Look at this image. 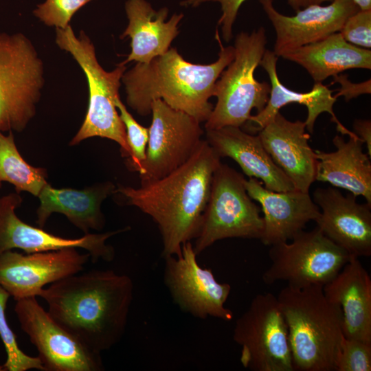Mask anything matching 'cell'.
<instances>
[{"label": "cell", "mask_w": 371, "mask_h": 371, "mask_svg": "<svg viewBox=\"0 0 371 371\" xmlns=\"http://www.w3.org/2000/svg\"><path fill=\"white\" fill-rule=\"evenodd\" d=\"M38 296L58 324L100 354L117 344L125 333L133 283L125 274L94 269L50 284Z\"/></svg>", "instance_id": "1"}, {"label": "cell", "mask_w": 371, "mask_h": 371, "mask_svg": "<svg viewBox=\"0 0 371 371\" xmlns=\"http://www.w3.org/2000/svg\"><path fill=\"white\" fill-rule=\"evenodd\" d=\"M221 157L203 139L192 156L166 176L137 188L120 186L127 204L150 216L159 229L161 256H176L194 239L207 205L214 173Z\"/></svg>", "instance_id": "2"}, {"label": "cell", "mask_w": 371, "mask_h": 371, "mask_svg": "<svg viewBox=\"0 0 371 371\" xmlns=\"http://www.w3.org/2000/svg\"><path fill=\"white\" fill-rule=\"evenodd\" d=\"M220 51L208 65L185 60L176 48L148 63H137L122 77L128 105L140 115L151 113V104L162 100L170 107L183 111L199 122H205L213 105L209 100L223 71L234 57V46L223 47L216 34Z\"/></svg>", "instance_id": "3"}, {"label": "cell", "mask_w": 371, "mask_h": 371, "mask_svg": "<svg viewBox=\"0 0 371 371\" xmlns=\"http://www.w3.org/2000/svg\"><path fill=\"white\" fill-rule=\"evenodd\" d=\"M323 286H286L277 298L284 317L294 370L333 371L344 337L341 311Z\"/></svg>", "instance_id": "4"}, {"label": "cell", "mask_w": 371, "mask_h": 371, "mask_svg": "<svg viewBox=\"0 0 371 371\" xmlns=\"http://www.w3.org/2000/svg\"><path fill=\"white\" fill-rule=\"evenodd\" d=\"M56 43L80 65L89 87L87 114L69 145L78 144L89 137H104L118 144L122 157L128 158L131 150L126 130L115 106L126 66L119 64L113 71L104 70L97 59L95 47L88 36L83 31L76 36L71 25L66 29H56Z\"/></svg>", "instance_id": "5"}, {"label": "cell", "mask_w": 371, "mask_h": 371, "mask_svg": "<svg viewBox=\"0 0 371 371\" xmlns=\"http://www.w3.org/2000/svg\"><path fill=\"white\" fill-rule=\"evenodd\" d=\"M267 41L263 27L236 35L234 59L214 85L213 96L217 101L205 121V131L228 126L243 128L249 122L253 109L259 113L265 108L271 85L258 81L254 72L266 50Z\"/></svg>", "instance_id": "6"}, {"label": "cell", "mask_w": 371, "mask_h": 371, "mask_svg": "<svg viewBox=\"0 0 371 371\" xmlns=\"http://www.w3.org/2000/svg\"><path fill=\"white\" fill-rule=\"evenodd\" d=\"M43 63L21 33L0 32V131H23L36 113L44 85Z\"/></svg>", "instance_id": "7"}, {"label": "cell", "mask_w": 371, "mask_h": 371, "mask_svg": "<svg viewBox=\"0 0 371 371\" xmlns=\"http://www.w3.org/2000/svg\"><path fill=\"white\" fill-rule=\"evenodd\" d=\"M243 175L221 163L215 170L209 199L193 245L199 255L218 240L228 238L260 239L263 218L249 196Z\"/></svg>", "instance_id": "8"}, {"label": "cell", "mask_w": 371, "mask_h": 371, "mask_svg": "<svg viewBox=\"0 0 371 371\" xmlns=\"http://www.w3.org/2000/svg\"><path fill=\"white\" fill-rule=\"evenodd\" d=\"M271 265L262 274V281L272 284L278 281L295 288L319 285L332 280L352 257L327 238L316 226L301 231L291 243L270 246Z\"/></svg>", "instance_id": "9"}, {"label": "cell", "mask_w": 371, "mask_h": 371, "mask_svg": "<svg viewBox=\"0 0 371 371\" xmlns=\"http://www.w3.org/2000/svg\"><path fill=\"white\" fill-rule=\"evenodd\" d=\"M233 339L240 361L252 371H294L287 326L277 297L256 295L236 319Z\"/></svg>", "instance_id": "10"}, {"label": "cell", "mask_w": 371, "mask_h": 371, "mask_svg": "<svg viewBox=\"0 0 371 371\" xmlns=\"http://www.w3.org/2000/svg\"><path fill=\"white\" fill-rule=\"evenodd\" d=\"M152 122L146 158L139 172L141 184L159 179L185 164L201 143L200 122L161 99L151 104Z\"/></svg>", "instance_id": "11"}, {"label": "cell", "mask_w": 371, "mask_h": 371, "mask_svg": "<svg viewBox=\"0 0 371 371\" xmlns=\"http://www.w3.org/2000/svg\"><path fill=\"white\" fill-rule=\"evenodd\" d=\"M196 256L189 241L183 245L181 254L164 258V282L173 303L196 318L231 321L233 312L225 306L231 285L218 282L210 269L199 265Z\"/></svg>", "instance_id": "12"}, {"label": "cell", "mask_w": 371, "mask_h": 371, "mask_svg": "<svg viewBox=\"0 0 371 371\" xmlns=\"http://www.w3.org/2000/svg\"><path fill=\"white\" fill-rule=\"evenodd\" d=\"M14 312L21 329L38 351L45 371H101L100 354L86 348L58 324L36 297L16 301Z\"/></svg>", "instance_id": "13"}, {"label": "cell", "mask_w": 371, "mask_h": 371, "mask_svg": "<svg viewBox=\"0 0 371 371\" xmlns=\"http://www.w3.org/2000/svg\"><path fill=\"white\" fill-rule=\"evenodd\" d=\"M90 256L76 248L23 254H0V286L16 301L38 296L47 284L80 272Z\"/></svg>", "instance_id": "14"}, {"label": "cell", "mask_w": 371, "mask_h": 371, "mask_svg": "<svg viewBox=\"0 0 371 371\" xmlns=\"http://www.w3.org/2000/svg\"><path fill=\"white\" fill-rule=\"evenodd\" d=\"M20 194L12 192L0 197V254L21 249L26 254L82 248L87 251L93 262L111 261L115 257L113 247L106 244L111 236L130 227L100 234H86L78 238H66L22 221L16 214L21 205Z\"/></svg>", "instance_id": "15"}, {"label": "cell", "mask_w": 371, "mask_h": 371, "mask_svg": "<svg viewBox=\"0 0 371 371\" xmlns=\"http://www.w3.org/2000/svg\"><path fill=\"white\" fill-rule=\"evenodd\" d=\"M260 3L275 30L273 52L278 57L339 32L346 19L359 10L352 0H333L328 5H311L286 16L276 9L273 0Z\"/></svg>", "instance_id": "16"}, {"label": "cell", "mask_w": 371, "mask_h": 371, "mask_svg": "<svg viewBox=\"0 0 371 371\" xmlns=\"http://www.w3.org/2000/svg\"><path fill=\"white\" fill-rule=\"evenodd\" d=\"M312 199L320 210L317 227L327 238L351 256L371 255V205L331 187L316 188Z\"/></svg>", "instance_id": "17"}, {"label": "cell", "mask_w": 371, "mask_h": 371, "mask_svg": "<svg viewBox=\"0 0 371 371\" xmlns=\"http://www.w3.org/2000/svg\"><path fill=\"white\" fill-rule=\"evenodd\" d=\"M249 196L258 201L264 216L261 242L267 246L291 240L310 221H316L320 210L308 192L297 189L274 192L256 178L245 180Z\"/></svg>", "instance_id": "18"}, {"label": "cell", "mask_w": 371, "mask_h": 371, "mask_svg": "<svg viewBox=\"0 0 371 371\" xmlns=\"http://www.w3.org/2000/svg\"><path fill=\"white\" fill-rule=\"evenodd\" d=\"M304 122H291L278 112L258 132L262 144L273 162L295 189L308 192L315 181L317 159L308 144Z\"/></svg>", "instance_id": "19"}, {"label": "cell", "mask_w": 371, "mask_h": 371, "mask_svg": "<svg viewBox=\"0 0 371 371\" xmlns=\"http://www.w3.org/2000/svg\"><path fill=\"white\" fill-rule=\"evenodd\" d=\"M278 57L273 52L266 49L260 65L267 73L271 82V91L268 102L265 108L255 115H251L249 122L243 126L248 133L255 134L266 126L282 107L291 103L304 105L307 109V117L304 121L306 129L313 133L315 121L322 113L331 115V120L337 125L341 135L351 136L355 133L346 128L337 119L333 111V105L337 98L333 91L322 82H315L308 92L300 93L285 87L280 80L277 73Z\"/></svg>", "instance_id": "20"}, {"label": "cell", "mask_w": 371, "mask_h": 371, "mask_svg": "<svg viewBox=\"0 0 371 371\" xmlns=\"http://www.w3.org/2000/svg\"><path fill=\"white\" fill-rule=\"evenodd\" d=\"M205 139L221 158L234 159L249 178L262 180L267 189L280 192L295 189L291 180L273 162L258 134L228 126L207 130Z\"/></svg>", "instance_id": "21"}, {"label": "cell", "mask_w": 371, "mask_h": 371, "mask_svg": "<svg viewBox=\"0 0 371 371\" xmlns=\"http://www.w3.org/2000/svg\"><path fill=\"white\" fill-rule=\"evenodd\" d=\"M322 289L341 311L344 336L371 344V279L359 258L352 256Z\"/></svg>", "instance_id": "22"}, {"label": "cell", "mask_w": 371, "mask_h": 371, "mask_svg": "<svg viewBox=\"0 0 371 371\" xmlns=\"http://www.w3.org/2000/svg\"><path fill=\"white\" fill-rule=\"evenodd\" d=\"M125 10L128 23L120 38H131V51L121 65L131 61L148 63L168 51L179 34L183 13L173 14L166 21L168 9L156 11L146 0H127Z\"/></svg>", "instance_id": "23"}, {"label": "cell", "mask_w": 371, "mask_h": 371, "mask_svg": "<svg viewBox=\"0 0 371 371\" xmlns=\"http://www.w3.org/2000/svg\"><path fill=\"white\" fill-rule=\"evenodd\" d=\"M114 192L115 186L110 181L83 190L58 189L47 183L38 196L40 205L36 210V223L43 228L52 214L60 213L85 234L90 229L101 230L105 223L101 204Z\"/></svg>", "instance_id": "24"}, {"label": "cell", "mask_w": 371, "mask_h": 371, "mask_svg": "<svg viewBox=\"0 0 371 371\" xmlns=\"http://www.w3.org/2000/svg\"><path fill=\"white\" fill-rule=\"evenodd\" d=\"M333 152L315 150L317 159L315 180L328 182L335 187L363 196L371 205L370 157L363 151L364 142L356 135L346 141L342 135H335Z\"/></svg>", "instance_id": "25"}, {"label": "cell", "mask_w": 371, "mask_h": 371, "mask_svg": "<svg viewBox=\"0 0 371 371\" xmlns=\"http://www.w3.org/2000/svg\"><path fill=\"white\" fill-rule=\"evenodd\" d=\"M302 67L315 82L352 69H371V50L347 42L339 32L282 56Z\"/></svg>", "instance_id": "26"}, {"label": "cell", "mask_w": 371, "mask_h": 371, "mask_svg": "<svg viewBox=\"0 0 371 371\" xmlns=\"http://www.w3.org/2000/svg\"><path fill=\"white\" fill-rule=\"evenodd\" d=\"M47 176L45 168L32 166L22 157L12 131L5 135L0 131V188L2 182H8L16 193L27 192L38 197Z\"/></svg>", "instance_id": "27"}, {"label": "cell", "mask_w": 371, "mask_h": 371, "mask_svg": "<svg viewBox=\"0 0 371 371\" xmlns=\"http://www.w3.org/2000/svg\"><path fill=\"white\" fill-rule=\"evenodd\" d=\"M10 297V294L0 286V337L7 354L6 361L0 366V370L26 371L35 369L45 371L38 357L26 355L17 344L16 335L9 326L5 313Z\"/></svg>", "instance_id": "28"}, {"label": "cell", "mask_w": 371, "mask_h": 371, "mask_svg": "<svg viewBox=\"0 0 371 371\" xmlns=\"http://www.w3.org/2000/svg\"><path fill=\"white\" fill-rule=\"evenodd\" d=\"M115 106L120 111V119L124 125L127 143L131 150V155L127 158V165L130 170L139 172L146 158L149 129L135 120L120 97L116 99Z\"/></svg>", "instance_id": "29"}, {"label": "cell", "mask_w": 371, "mask_h": 371, "mask_svg": "<svg viewBox=\"0 0 371 371\" xmlns=\"http://www.w3.org/2000/svg\"><path fill=\"white\" fill-rule=\"evenodd\" d=\"M334 370L370 371L371 344L344 336L335 358Z\"/></svg>", "instance_id": "30"}, {"label": "cell", "mask_w": 371, "mask_h": 371, "mask_svg": "<svg viewBox=\"0 0 371 371\" xmlns=\"http://www.w3.org/2000/svg\"><path fill=\"white\" fill-rule=\"evenodd\" d=\"M93 0H46L38 4L34 14L45 25L66 29L76 12Z\"/></svg>", "instance_id": "31"}, {"label": "cell", "mask_w": 371, "mask_h": 371, "mask_svg": "<svg viewBox=\"0 0 371 371\" xmlns=\"http://www.w3.org/2000/svg\"><path fill=\"white\" fill-rule=\"evenodd\" d=\"M339 33L349 43L371 48V10H359L345 21Z\"/></svg>", "instance_id": "32"}, {"label": "cell", "mask_w": 371, "mask_h": 371, "mask_svg": "<svg viewBox=\"0 0 371 371\" xmlns=\"http://www.w3.org/2000/svg\"><path fill=\"white\" fill-rule=\"evenodd\" d=\"M245 1L247 0H185L180 2V5L194 8L205 2L214 1L219 3L222 14L218 21V25L221 28L224 41L229 42L233 36L232 27L238 10Z\"/></svg>", "instance_id": "33"}, {"label": "cell", "mask_w": 371, "mask_h": 371, "mask_svg": "<svg viewBox=\"0 0 371 371\" xmlns=\"http://www.w3.org/2000/svg\"><path fill=\"white\" fill-rule=\"evenodd\" d=\"M339 83L340 88L338 93L334 96L337 98L344 96L346 102L357 98L363 94H370L371 93V80H367L363 82L355 83L349 80L348 76L345 74H338L333 76V81L331 84Z\"/></svg>", "instance_id": "34"}, {"label": "cell", "mask_w": 371, "mask_h": 371, "mask_svg": "<svg viewBox=\"0 0 371 371\" xmlns=\"http://www.w3.org/2000/svg\"><path fill=\"white\" fill-rule=\"evenodd\" d=\"M353 128L354 133L366 144L368 155L371 157V121L355 120Z\"/></svg>", "instance_id": "35"}, {"label": "cell", "mask_w": 371, "mask_h": 371, "mask_svg": "<svg viewBox=\"0 0 371 371\" xmlns=\"http://www.w3.org/2000/svg\"><path fill=\"white\" fill-rule=\"evenodd\" d=\"M333 0H287V3L295 12L311 5H322L324 2Z\"/></svg>", "instance_id": "36"}, {"label": "cell", "mask_w": 371, "mask_h": 371, "mask_svg": "<svg viewBox=\"0 0 371 371\" xmlns=\"http://www.w3.org/2000/svg\"><path fill=\"white\" fill-rule=\"evenodd\" d=\"M360 10H371V0H352Z\"/></svg>", "instance_id": "37"}]
</instances>
